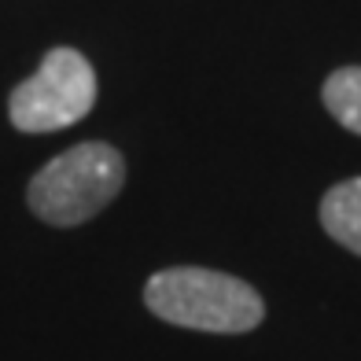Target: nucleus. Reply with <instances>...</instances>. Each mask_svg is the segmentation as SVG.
<instances>
[{
  "label": "nucleus",
  "instance_id": "obj_1",
  "mask_svg": "<svg viewBox=\"0 0 361 361\" xmlns=\"http://www.w3.org/2000/svg\"><path fill=\"white\" fill-rule=\"evenodd\" d=\"M144 302L166 324L218 336L251 332L266 317V302L247 281L200 266H177L155 273L144 288Z\"/></svg>",
  "mask_w": 361,
  "mask_h": 361
},
{
  "label": "nucleus",
  "instance_id": "obj_2",
  "mask_svg": "<svg viewBox=\"0 0 361 361\" xmlns=\"http://www.w3.org/2000/svg\"><path fill=\"white\" fill-rule=\"evenodd\" d=\"M122 185H126L122 152H114L111 144L89 140L56 155L48 166H41L30 180L26 200L41 221L56 228H71L100 214L122 192Z\"/></svg>",
  "mask_w": 361,
  "mask_h": 361
},
{
  "label": "nucleus",
  "instance_id": "obj_3",
  "mask_svg": "<svg viewBox=\"0 0 361 361\" xmlns=\"http://www.w3.org/2000/svg\"><path fill=\"white\" fill-rule=\"evenodd\" d=\"M96 104V71L74 48H52L41 71L8 100L11 126L23 133H56L81 122Z\"/></svg>",
  "mask_w": 361,
  "mask_h": 361
},
{
  "label": "nucleus",
  "instance_id": "obj_4",
  "mask_svg": "<svg viewBox=\"0 0 361 361\" xmlns=\"http://www.w3.org/2000/svg\"><path fill=\"white\" fill-rule=\"evenodd\" d=\"M321 225L336 243L361 255V177L328 188V195L321 200Z\"/></svg>",
  "mask_w": 361,
  "mask_h": 361
},
{
  "label": "nucleus",
  "instance_id": "obj_5",
  "mask_svg": "<svg viewBox=\"0 0 361 361\" xmlns=\"http://www.w3.org/2000/svg\"><path fill=\"white\" fill-rule=\"evenodd\" d=\"M324 107L339 126L361 137V67H343L324 81Z\"/></svg>",
  "mask_w": 361,
  "mask_h": 361
}]
</instances>
